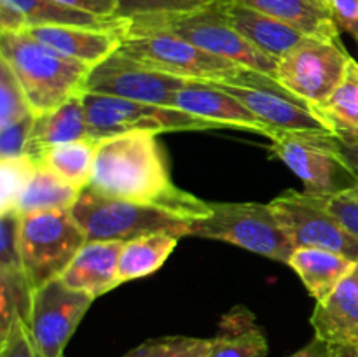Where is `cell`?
<instances>
[{"mask_svg":"<svg viewBox=\"0 0 358 357\" xmlns=\"http://www.w3.org/2000/svg\"><path fill=\"white\" fill-rule=\"evenodd\" d=\"M87 188L108 198L164 206L191 220L210 210L208 202L173 184L163 146L150 132H126L100 140Z\"/></svg>","mask_w":358,"mask_h":357,"instance_id":"6da1fadb","label":"cell"},{"mask_svg":"<svg viewBox=\"0 0 358 357\" xmlns=\"http://www.w3.org/2000/svg\"><path fill=\"white\" fill-rule=\"evenodd\" d=\"M0 59L10 66L35 115L84 93L91 66L70 59L27 34L0 31Z\"/></svg>","mask_w":358,"mask_h":357,"instance_id":"7a4b0ae2","label":"cell"},{"mask_svg":"<svg viewBox=\"0 0 358 357\" xmlns=\"http://www.w3.org/2000/svg\"><path fill=\"white\" fill-rule=\"evenodd\" d=\"M87 241H128L152 233L189 234L191 219L150 203L108 198L86 188L70 209Z\"/></svg>","mask_w":358,"mask_h":357,"instance_id":"3957f363","label":"cell"},{"mask_svg":"<svg viewBox=\"0 0 358 357\" xmlns=\"http://www.w3.org/2000/svg\"><path fill=\"white\" fill-rule=\"evenodd\" d=\"M269 150L287 164L301 182L304 191L317 196H331L352 188L358 175L346 160L336 133L329 130H276Z\"/></svg>","mask_w":358,"mask_h":357,"instance_id":"277c9868","label":"cell"},{"mask_svg":"<svg viewBox=\"0 0 358 357\" xmlns=\"http://www.w3.org/2000/svg\"><path fill=\"white\" fill-rule=\"evenodd\" d=\"M208 205L205 217L191 220L189 234L227 241L273 261L289 262L296 247L269 203L208 202Z\"/></svg>","mask_w":358,"mask_h":357,"instance_id":"5b68a950","label":"cell"},{"mask_svg":"<svg viewBox=\"0 0 358 357\" xmlns=\"http://www.w3.org/2000/svg\"><path fill=\"white\" fill-rule=\"evenodd\" d=\"M119 49L143 65L185 80L219 83L241 69L238 63L210 55L171 31L131 23Z\"/></svg>","mask_w":358,"mask_h":357,"instance_id":"8992f818","label":"cell"},{"mask_svg":"<svg viewBox=\"0 0 358 357\" xmlns=\"http://www.w3.org/2000/svg\"><path fill=\"white\" fill-rule=\"evenodd\" d=\"M86 241L83 227L70 210H44L21 216V259L34 290L59 279Z\"/></svg>","mask_w":358,"mask_h":357,"instance_id":"52a82bcc","label":"cell"},{"mask_svg":"<svg viewBox=\"0 0 358 357\" xmlns=\"http://www.w3.org/2000/svg\"><path fill=\"white\" fill-rule=\"evenodd\" d=\"M129 23L171 31L210 55L275 77L278 62L259 51L243 35L234 30L220 10L217 0L203 9L192 10V13L140 18V20H131Z\"/></svg>","mask_w":358,"mask_h":357,"instance_id":"ba28073f","label":"cell"},{"mask_svg":"<svg viewBox=\"0 0 358 357\" xmlns=\"http://www.w3.org/2000/svg\"><path fill=\"white\" fill-rule=\"evenodd\" d=\"M87 125L94 140L121 135L126 132H203L217 130L222 126L206 119L196 118L175 107L143 104V102L126 100L110 94L83 93Z\"/></svg>","mask_w":358,"mask_h":357,"instance_id":"9c48e42d","label":"cell"},{"mask_svg":"<svg viewBox=\"0 0 358 357\" xmlns=\"http://www.w3.org/2000/svg\"><path fill=\"white\" fill-rule=\"evenodd\" d=\"M212 84L238 98L273 132L329 130L313 105L294 94L275 77L264 72L241 66L229 79Z\"/></svg>","mask_w":358,"mask_h":357,"instance_id":"30bf717a","label":"cell"},{"mask_svg":"<svg viewBox=\"0 0 358 357\" xmlns=\"http://www.w3.org/2000/svg\"><path fill=\"white\" fill-rule=\"evenodd\" d=\"M352 56L339 38L306 37L278 59L275 79L313 107L324 104L341 83Z\"/></svg>","mask_w":358,"mask_h":357,"instance_id":"8fae6325","label":"cell"},{"mask_svg":"<svg viewBox=\"0 0 358 357\" xmlns=\"http://www.w3.org/2000/svg\"><path fill=\"white\" fill-rule=\"evenodd\" d=\"M185 84V79L143 65L117 49L101 63L91 66L84 91L173 107L175 94Z\"/></svg>","mask_w":358,"mask_h":357,"instance_id":"7c38bea8","label":"cell"},{"mask_svg":"<svg viewBox=\"0 0 358 357\" xmlns=\"http://www.w3.org/2000/svg\"><path fill=\"white\" fill-rule=\"evenodd\" d=\"M269 205L296 248H327L358 261V237L350 233L310 192L287 191Z\"/></svg>","mask_w":358,"mask_h":357,"instance_id":"4fadbf2b","label":"cell"},{"mask_svg":"<svg viewBox=\"0 0 358 357\" xmlns=\"http://www.w3.org/2000/svg\"><path fill=\"white\" fill-rule=\"evenodd\" d=\"M93 296L55 279L35 289L28 329L42 357H63L66 343L90 310Z\"/></svg>","mask_w":358,"mask_h":357,"instance_id":"5bb4252c","label":"cell"},{"mask_svg":"<svg viewBox=\"0 0 358 357\" xmlns=\"http://www.w3.org/2000/svg\"><path fill=\"white\" fill-rule=\"evenodd\" d=\"M173 107L215 122L222 128L248 130L268 139L275 135V132L255 118L238 98L205 80H187V84L175 94Z\"/></svg>","mask_w":358,"mask_h":357,"instance_id":"9a60e30c","label":"cell"},{"mask_svg":"<svg viewBox=\"0 0 358 357\" xmlns=\"http://www.w3.org/2000/svg\"><path fill=\"white\" fill-rule=\"evenodd\" d=\"M128 24L119 28L49 24V27H31L23 34L30 35L35 41L66 58L94 66L121 48Z\"/></svg>","mask_w":358,"mask_h":357,"instance_id":"2e32d148","label":"cell"},{"mask_svg":"<svg viewBox=\"0 0 358 357\" xmlns=\"http://www.w3.org/2000/svg\"><path fill=\"white\" fill-rule=\"evenodd\" d=\"M311 326L315 338L327 345H358V262L325 300L317 301Z\"/></svg>","mask_w":358,"mask_h":357,"instance_id":"e0dca14e","label":"cell"},{"mask_svg":"<svg viewBox=\"0 0 358 357\" xmlns=\"http://www.w3.org/2000/svg\"><path fill=\"white\" fill-rule=\"evenodd\" d=\"M217 4L238 34L276 62L308 37L290 24L252 9L238 0H217Z\"/></svg>","mask_w":358,"mask_h":357,"instance_id":"ac0fdd59","label":"cell"},{"mask_svg":"<svg viewBox=\"0 0 358 357\" xmlns=\"http://www.w3.org/2000/svg\"><path fill=\"white\" fill-rule=\"evenodd\" d=\"M124 241H86L59 279L70 289L80 290L96 300L119 284V255Z\"/></svg>","mask_w":358,"mask_h":357,"instance_id":"d6986e66","label":"cell"},{"mask_svg":"<svg viewBox=\"0 0 358 357\" xmlns=\"http://www.w3.org/2000/svg\"><path fill=\"white\" fill-rule=\"evenodd\" d=\"M83 139H93V136L87 125L86 108L80 93L66 100L55 111L35 115L24 154L37 160L44 150L51 147Z\"/></svg>","mask_w":358,"mask_h":357,"instance_id":"ffe728a7","label":"cell"},{"mask_svg":"<svg viewBox=\"0 0 358 357\" xmlns=\"http://www.w3.org/2000/svg\"><path fill=\"white\" fill-rule=\"evenodd\" d=\"M357 262L327 248L297 247L287 265L299 275L315 301H322L352 273Z\"/></svg>","mask_w":358,"mask_h":357,"instance_id":"44dd1931","label":"cell"},{"mask_svg":"<svg viewBox=\"0 0 358 357\" xmlns=\"http://www.w3.org/2000/svg\"><path fill=\"white\" fill-rule=\"evenodd\" d=\"M238 2L276 18L308 37L329 38V41L339 38L338 24L327 4L320 0H238Z\"/></svg>","mask_w":358,"mask_h":357,"instance_id":"7402d4cb","label":"cell"},{"mask_svg":"<svg viewBox=\"0 0 358 357\" xmlns=\"http://www.w3.org/2000/svg\"><path fill=\"white\" fill-rule=\"evenodd\" d=\"M268 340L252 312L234 307L220 321L219 335L212 338L205 357H266Z\"/></svg>","mask_w":358,"mask_h":357,"instance_id":"603a6c76","label":"cell"},{"mask_svg":"<svg viewBox=\"0 0 358 357\" xmlns=\"http://www.w3.org/2000/svg\"><path fill=\"white\" fill-rule=\"evenodd\" d=\"M98 142L100 140L83 139L62 144L44 150L35 161L63 182L83 191L90 186L93 177Z\"/></svg>","mask_w":358,"mask_h":357,"instance_id":"cb8c5ba5","label":"cell"},{"mask_svg":"<svg viewBox=\"0 0 358 357\" xmlns=\"http://www.w3.org/2000/svg\"><path fill=\"white\" fill-rule=\"evenodd\" d=\"M178 244L170 233H152L124 241L119 255V284L143 279L164 265Z\"/></svg>","mask_w":358,"mask_h":357,"instance_id":"d4e9b609","label":"cell"},{"mask_svg":"<svg viewBox=\"0 0 358 357\" xmlns=\"http://www.w3.org/2000/svg\"><path fill=\"white\" fill-rule=\"evenodd\" d=\"M21 14L24 30L31 27H49V24H69V27L119 28L128 24L121 18H100L94 14L72 9L56 0H3Z\"/></svg>","mask_w":358,"mask_h":357,"instance_id":"484cf974","label":"cell"},{"mask_svg":"<svg viewBox=\"0 0 358 357\" xmlns=\"http://www.w3.org/2000/svg\"><path fill=\"white\" fill-rule=\"evenodd\" d=\"M325 126L336 135L358 132V62L350 59L341 83L331 97L315 107Z\"/></svg>","mask_w":358,"mask_h":357,"instance_id":"4316f807","label":"cell"},{"mask_svg":"<svg viewBox=\"0 0 358 357\" xmlns=\"http://www.w3.org/2000/svg\"><path fill=\"white\" fill-rule=\"evenodd\" d=\"M79 195V189L63 182L52 172L38 164L37 172L21 195L14 212L27 216V214L44 212V210H70Z\"/></svg>","mask_w":358,"mask_h":357,"instance_id":"83f0119b","label":"cell"},{"mask_svg":"<svg viewBox=\"0 0 358 357\" xmlns=\"http://www.w3.org/2000/svg\"><path fill=\"white\" fill-rule=\"evenodd\" d=\"M34 293L24 270H0V338L20 318L28 324Z\"/></svg>","mask_w":358,"mask_h":357,"instance_id":"f1b7e54d","label":"cell"},{"mask_svg":"<svg viewBox=\"0 0 358 357\" xmlns=\"http://www.w3.org/2000/svg\"><path fill=\"white\" fill-rule=\"evenodd\" d=\"M37 161L31 156H17L9 160H0V178H2V202L0 212H13L16 210L21 195L30 184L31 177L37 172Z\"/></svg>","mask_w":358,"mask_h":357,"instance_id":"f546056e","label":"cell"},{"mask_svg":"<svg viewBox=\"0 0 358 357\" xmlns=\"http://www.w3.org/2000/svg\"><path fill=\"white\" fill-rule=\"evenodd\" d=\"M210 343L194 336H163L140 343L122 357H205Z\"/></svg>","mask_w":358,"mask_h":357,"instance_id":"4dcf8cb0","label":"cell"},{"mask_svg":"<svg viewBox=\"0 0 358 357\" xmlns=\"http://www.w3.org/2000/svg\"><path fill=\"white\" fill-rule=\"evenodd\" d=\"M121 20H140V18L173 16V14L192 13L203 9L215 0H115Z\"/></svg>","mask_w":358,"mask_h":357,"instance_id":"1f68e13d","label":"cell"},{"mask_svg":"<svg viewBox=\"0 0 358 357\" xmlns=\"http://www.w3.org/2000/svg\"><path fill=\"white\" fill-rule=\"evenodd\" d=\"M34 114L10 66L0 59V128ZM35 115V114H34Z\"/></svg>","mask_w":358,"mask_h":357,"instance_id":"d6a6232c","label":"cell"},{"mask_svg":"<svg viewBox=\"0 0 358 357\" xmlns=\"http://www.w3.org/2000/svg\"><path fill=\"white\" fill-rule=\"evenodd\" d=\"M21 216L0 214V270H24L20 248Z\"/></svg>","mask_w":358,"mask_h":357,"instance_id":"836d02e7","label":"cell"},{"mask_svg":"<svg viewBox=\"0 0 358 357\" xmlns=\"http://www.w3.org/2000/svg\"><path fill=\"white\" fill-rule=\"evenodd\" d=\"M329 214L336 217L350 233L358 237V182L352 188L331 196L311 195Z\"/></svg>","mask_w":358,"mask_h":357,"instance_id":"e575fe53","label":"cell"},{"mask_svg":"<svg viewBox=\"0 0 358 357\" xmlns=\"http://www.w3.org/2000/svg\"><path fill=\"white\" fill-rule=\"evenodd\" d=\"M0 357H42L27 322L16 321L6 336L0 338Z\"/></svg>","mask_w":358,"mask_h":357,"instance_id":"d590c367","label":"cell"},{"mask_svg":"<svg viewBox=\"0 0 358 357\" xmlns=\"http://www.w3.org/2000/svg\"><path fill=\"white\" fill-rule=\"evenodd\" d=\"M34 122L35 115L30 114L21 121L0 128V160L23 156Z\"/></svg>","mask_w":358,"mask_h":357,"instance_id":"8d00e7d4","label":"cell"},{"mask_svg":"<svg viewBox=\"0 0 358 357\" xmlns=\"http://www.w3.org/2000/svg\"><path fill=\"white\" fill-rule=\"evenodd\" d=\"M327 7L339 30H345L358 42V0H327Z\"/></svg>","mask_w":358,"mask_h":357,"instance_id":"74e56055","label":"cell"},{"mask_svg":"<svg viewBox=\"0 0 358 357\" xmlns=\"http://www.w3.org/2000/svg\"><path fill=\"white\" fill-rule=\"evenodd\" d=\"M56 2L100 18H115V13H117L115 0H56Z\"/></svg>","mask_w":358,"mask_h":357,"instance_id":"f35d334b","label":"cell"},{"mask_svg":"<svg viewBox=\"0 0 358 357\" xmlns=\"http://www.w3.org/2000/svg\"><path fill=\"white\" fill-rule=\"evenodd\" d=\"M338 139L346 160L350 161V164H352V168L358 175V132L343 133V135H338Z\"/></svg>","mask_w":358,"mask_h":357,"instance_id":"ab89813d","label":"cell"},{"mask_svg":"<svg viewBox=\"0 0 358 357\" xmlns=\"http://www.w3.org/2000/svg\"><path fill=\"white\" fill-rule=\"evenodd\" d=\"M289 357H334V352H332L331 345L324 343L322 340L313 338V342H310L306 346H303Z\"/></svg>","mask_w":358,"mask_h":357,"instance_id":"60d3db41","label":"cell"},{"mask_svg":"<svg viewBox=\"0 0 358 357\" xmlns=\"http://www.w3.org/2000/svg\"><path fill=\"white\" fill-rule=\"evenodd\" d=\"M334 357H358V345L353 346H332Z\"/></svg>","mask_w":358,"mask_h":357,"instance_id":"b9f144b4","label":"cell"},{"mask_svg":"<svg viewBox=\"0 0 358 357\" xmlns=\"http://www.w3.org/2000/svg\"><path fill=\"white\" fill-rule=\"evenodd\" d=\"M320 2H324V4H325V2H327V0H320Z\"/></svg>","mask_w":358,"mask_h":357,"instance_id":"7bdbcfd3","label":"cell"}]
</instances>
